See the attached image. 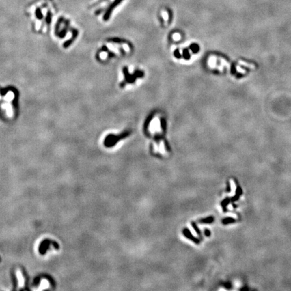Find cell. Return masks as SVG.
Instances as JSON below:
<instances>
[{"label":"cell","instance_id":"cell-1","mask_svg":"<svg viewBox=\"0 0 291 291\" xmlns=\"http://www.w3.org/2000/svg\"><path fill=\"white\" fill-rule=\"evenodd\" d=\"M51 245H52L56 250L59 249L60 246L58 242H57L55 240H53L48 239V238H46V239L42 240L41 242H40L39 245V246H38V252H39V253L41 255H45L48 249H49V247Z\"/></svg>","mask_w":291,"mask_h":291},{"label":"cell","instance_id":"cell-2","mask_svg":"<svg viewBox=\"0 0 291 291\" xmlns=\"http://www.w3.org/2000/svg\"><path fill=\"white\" fill-rule=\"evenodd\" d=\"M21 271H22V274H23V276L24 278V280H25V282H24V288H21L20 289V290H25L30 291V288H29V280H30L29 276H28L27 272H26L25 268H24V267H21Z\"/></svg>","mask_w":291,"mask_h":291},{"label":"cell","instance_id":"cell-3","mask_svg":"<svg viewBox=\"0 0 291 291\" xmlns=\"http://www.w3.org/2000/svg\"><path fill=\"white\" fill-rule=\"evenodd\" d=\"M183 234H184V235H185L186 238H189V239L192 240L194 243H195V244H199L200 243L199 239H198V238H195V236H193V235H192L191 232H190V230L188 229V228H184V229L183 230Z\"/></svg>","mask_w":291,"mask_h":291},{"label":"cell","instance_id":"cell-4","mask_svg":"<svg viewBox=\"0 0 291 291\" xmlns=\"http://www.w3.org/2000/svg\"><path fill=\"white\" fill-rule=\"evenodd\" d=\"M234 181H235V183H236V193H235V195L234 196V197H232L231 199H230V200H231V202H233L234 201H236V200H238V199H239V197L240 196V195H241L242 193V190L241 189V188H240V187L239 186V185L238 184V182L237 181H236V179H234Z\"/></svg>","mask_w":291,"mask_h":291},{"label":"cell","instance_id":"cell-5","mask_svg":"<svg viewBox=\"0 0 291 291\" xmlns=\"http://www.w3.org/2000/svg\"><path fill=\"white\" fill-rule=\"evenodd\" d=\"M10 276H11L12 285H13V288H12V290H16L18 288V280L17 276H16V275L15 274V272H14L13 270L10 271Z\"/></svg>","mask_w":291,"mask_h":291},{"label":"cell","instance_id":"cell-6","mask_svg":"<svg viewBox=\"0 0 291 291\" xmlns=\"http://www.w3.org/2000/svg\"><path fill=\"white\" fill-rule=\"evenodd\" d=\"M39 276L40 277V278H41V279H42V278L46 279V280H47L48 281V282H49L50 285H51V286L52 288H55V286H56L55 282L54 279L52 277L50 276V275L46 274H42L39 275Z\"/></svg>","mask_w":291,"mask_h":291},{"label":"cell","instance_id":"cell-7","mask_svg":"<svg viewBox=\"0 0 291 291\" xmlns=\"http://www.w3.org/2000/svg\"><path fill=\"white\" fill-rule=\"evenodd\" d=\"M121 1H122V0H115V1L113 2L112 5L110 6L109 9L107 10L106 14H105V20L108 19V18H109V16H110V14L111 13V12H112L113 9H114V8L117 6V5H118L119 3H120Z\"/></svg>","mask_w":291,"mask_h":291},{"label":"cell","instance_id":"cell-8","mask_svg":"<svg viewBox=\"0 0 291 291\" xmlns=\"http://www.w3.org/2000/svg\"><path fill=\"white\" fill-rule=\"evenodd\" d=\"M214 220V218L213 216H209V217L205 218H202L199 220L200 223H203V224H210L212 223Z\"/></svg>","mask_w":291,"mask_h":291},{"label":"cell","instance_id":"cell-9","mask_svg":"<svg viewBox=\"0 0 291 291\" xmlns=\"http://www.w3.org/2000/svg\"><path fill=\"white\" fill-rule=\"evenodd\" d=\"M230 201V198H225L223 201H222L221 202V206H222V209H223V211L224 212H226V211H227V209H226V206H227V205L228 204H229V202Z\"/></svg>","mask_w":291,"mask_h":291},{"label":"cell","instance_id":"cell-10","mask_svg":"<svg viewBox=\"0 0 291 291\" xmlns=\"http://www.w3.org/2000/svg\"><path fill=\"white\" fill-rule=\"evenodd\" d=\"M236 222L235 219H234L233 218H231V217L225 218L222 220V223H223L224 224H225V225L226 224H230V223H234V222Z\"/></svg>","mask_w":291,"mask_h":291},{"label":"cell","instance_id":"cell-11","mask_svg":"<svg viewBox=\"0 0 291 291\" xmlns=\"http://www.w3.org/2000/svg\"><path fill=\"white\" fill-rule=\"evenodd\" d=\"M191 225H192V227L193 228V229L195 230V232H197V234H198V235L199 236L200 238H202V232H201V230H200L199 228L197 227V224H196L195 223V222H191Z\"/></svg>","mask_w":291,"mask_h":291},{"label":"cell","instance_id":"cell-12","mask_svg":"<svg viewBox=\"0 0 291 291\" xmlns=\"http://www.w3.org/2000/svg\"><path fill=\"white\" fill-rule=\"evenodd\" d=\"M204 234H205L206 236H210L211 235V232H210V231L208 229H205L204 230Z\"/></svg>","mask_w":291,"mask_h":291},{"label":"cell","instance_id":"cell-13","mask_svg":"<svg viewBox=\"0 0 291 291\" xmlns=\"http://www.w3.org/2000/svg\"><path fill=\"white\" fill-rule=\"evenodd\" d=\"M239 64H243L244 66H245L247 67H249V68H255V66H249V65L247 64H246V63H245L243 61H239Z\"/></svg>","mask_w":291,"mask_h":291},{"label":"cell","instance_id":"cell-14","mask_svg":"<svg viewBox=\"0 0 291 291\" xmlns=\"http://www.w3.org/2000/svg\"><path fill=\"white\" fill-rule=\"evenodd\" d=\"M226 184H227V187H226V191H227V192H230V191H231V188H230V183L228 181H227V183H226Z\"/></svg>","mask_w":291,"mask_h":291},{"label":"cell","instance_id":"cell-15","mask_svg":"<svg viewBox=\"0 0 291 291\" xmlns=\"http://www.w3.org/2000/svg\"><path fill=\"white\" fill-rule=\"evenodd\" d=\"M0 262H1V257H0Z\"/></svg>","mask_w":291,"mask_h":291}]
</instances>
